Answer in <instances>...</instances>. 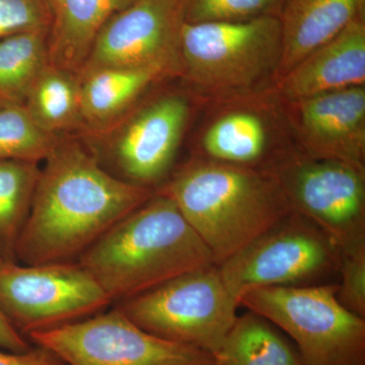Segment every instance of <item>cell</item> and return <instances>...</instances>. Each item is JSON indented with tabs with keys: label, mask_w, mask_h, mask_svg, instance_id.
Masks as SVG:
<instances>
[{
	"label": "cell",
	"mask_w": 365,
	"mask_h": 365,
	"mask_svg": "<svg viewBox=\"0 0 365 365\" xmlns=\"http://www.w3.org/2000/svg\"><path fill=\"white\" fill-rule=\"evenodd\" d=\"M282 32L277 16L186 24L180 76L197 93L222 102L265 95L277 81Z\"/></svg>",
	"instance_id": "277c9868"
},
{
	"label": "cell",
	"mask_w": 365,
	"mask_h": 365,
	"mask_svg": "<svg viewBox=\"0 0 365 365\" xmlns=\"http://www.w3.org/2000/svg\"><path fill=\"white\" fill-rule=\"evenodd\" d=\"M191 112L188 96L160 93L102 130L85 134L86 148L98 160H109L125 181L151 188L170 172Z\"/></svg>",
	"instance_id": "9c48e42d"
},
{
	"label": "cell",
	"mask_w": 365,
	"mask_h": 365,
	"mask_svg": "<svg viewBox=\"0 0 365 365\" xmlns=\"http://www.w3.org/2000/svg\"><path fill=\"white\" fill-rule=\"evenodd\" d=\"M113 302H123L182 274L215 265L174 201L155 191L79 256Z\"/></svg>",
	"instance_id": "3957f363"
},
{
	"label": "cell",
	"mask_w": 365,
	"mask_h": 365,
	"mask_svg": "<svg viewBox=\"0 0 365 365\" xmlns=\"http://www.w3.org/2000/svg\"><path fill=\"white\" fill-rule=\"evenodd\" d=\"M239 307L216 265L182 274L117 306L146 332L213 355L234 325Z\"/></svg>",
	"instance_id": "8992f818"
},
{
	"label": "cell",
	"mask_w": 365,
	"mask_h": 365,
	"mask_svg": "<svg viewBox=\"0 0 365 365\" xmlns=\"http://www.w3.org/2000/svg\"><path fill=\"white\" fill-rule=\"evenodd\" d=\"M253 98V97H252ZM251 98L235 100V106L216 116L201 138L206 158L228 165L266 168L272 155V119L264 103L262 108Z\"/></svg>",
	"instance_id": "9a60e30c"
},
{
	"label": "cell",
	"mask_w": 365,
	"mask_h": 365,
	"mask_svg": "<svg viewBox=\"0 0 365 365\" xmlns=\"http://www.w3.org/2000/svg\"><path fill=\"white\" fill-rule=\"evenodd\" d=\"M338 299L349 311L365 318V239L339 249Z\"/></svg>",
	"instance_id": "d4e9b609"
},
{
	"label": "cell",
	"mask_w": 365,
	"mask_h": 365,
	"mask_svg": "<svg viewBox=\"0 0 365 365\" xmlns=\"http://www.w3.org/2000/svg\"><path fill=\"white\" fill-rule=\"evenodd\" d=\"M365 86V16L343 29L283 74L269 91L290 102L330 91Z\"/></svg>",
	"instance_id": "5bb4252c"
},
{
	"label": "cell",
	"mask_w": 365,
	"mask_h": 365,
	"mask_svg": "<svg viewBox=\"0 0 365 365\" xmlns=\"http://www.w3.org/2000/svg\"><path fill=\"white\" fill-rule=\"evenodd\" d=\"M31 347L30 341L21 335L0 311V348L9 351L23 352Z\"/></svg>",
	"instance_id": "83f0119b"
},
{
	"label": "cell",
	"mask_w": 365,
	"mask_h": 365,
	"mask_svg": "<svg viewBox=\"0 0 365 365\" xmlns=\"http://www.w3.org/2000/svg\"><path fill=\"white\" fill-rule=\"evenodd\" d=\"M284 0H182L186 24L242 21L279 16Z\"/></svg>",
	"instance_id": "cb8c5ba5"
},
{
	"label": "cell",
	"mask_w": 365,
	"mask_h": 365,
	"mask_svg": "<svg viewBox=\"0 0 365 365\" xmlns=\"http://www.w3.org/2000/svg\"><path fill=\"white\" fill-rule=\"evenodd\" d=\"M182 0H136L100 31L83 71L155 68L180 76Z\"/></svg>",
	"instance_id": "7c38bea8"
},
{
	"label": "cell",
	"mask_w": 365,
	"mask_h": 365,
	"mask_svg": "<svg viewBox=\"0 0 365 365\" xmlns=\"http://www.w3.org/2000/svg\"><path fill=\"white\" fill-rule=\"evenodd\" d=\"M110 304L109 295L78 262L0 265V311L26 339L90 318Z\"/></svg>",
	"instance_id": "ba28073f"
},
{
	"label": "cell",
	"mask_w": 365,
	"mask_h": 365,
	"mask_svg": "<svg viewBox=\"0 0 365 365\" xmlns=\"http://www.w3.org/2000/svg\"><path fill=\"white\" fill-rule=\"evenodd\" d=\"M40 172L37 163L0 160V256L6 261H14Z\"/></svg>",
	"instance_id": "7402d4cb"
},
{
	"label": "cell",
	"mask_w": 365,
	"mask_h": 365,
	"mask_svg": "<svg viewBox=\"0 0 365 365\" xmlns=\"http://www.w3.org/2000/svg\"><path fill=\"white\" fill-rule=\"evenodd\" d=\"M292 212L338 247L365 239V170L342 160L290 151L272 167Z\"/></svg>",
	"instance_id": "30bf717a"
},
{
	"label": "cell",
	"mask_w": 365,
	"mask_h": 365,
	"mask_svg": "<svg viewBox=\"0 0 365 365\" xmlns=\"http://www.w3.org/2000/svg\"><path fill=\"white\" fill-rule=\"evenodd\" d=\"M50 0H0V40L14 34L49 28Z\"/></svg>",
	"instance_id": "484cf974"
},
{
	"label": "cell",
	"mask_w": 365,
	"mask_h": 365,
	"mask_svg": "<svg viewBox=\"0 0 365 365\" xmlns=\"http://www.w3.org/2000/svg\"><path fill=\"white\" fill-rule=\"evenodd\" d=\"M337 292V283L254 288L239 302L287 333L304 365H365V318Z\"/></svg>",
	"instance_id": "5b68a950"
},
{
	"label": "cell",
	"mask_w": 365,
	"mask_h": 365,
	"mask_svg": "<svg viewBox=\"0 0 365 365\" xmlns=\"http://www.w3.org/2000/svg\"><path fill=\"white\" fill-rule=\"evenodd\" d=\"M215 357L216 365H304L278 329L252 312L237 316Z\"/></svg>",
	"instance_id": "ffe728a7"
},
{
	"label": "cell",
	"mask_w": 365,
	"mask_h": 365,
	"mask_svg": "<svg viewBox=\"0 0 365 365\" xmlns=\"http://www.w3.org/2000/svg\"><path fill=\"white\" fill-rule=\"evenodd\" d=\"M50 64L79 73L107 21L136 0H50Z\"/></svg>",
	"instance_id": "e0dca14e"
},
{
	"label": "cell",
	"mask_w": 365,
	"mask_h": 365,
	"mask_svg": "<svg viewBox=\"0 0 365 365\" xmlns=\"http://www.w3.org/2000/svg\"><path fill=\"white\" fill-rule=\"evenodd\" d=\"M4 261H6V260H4V259L2 258L1 256H0V265H1V264L4 263Z\"/></svg>",
	"instance_id": "f1b7e54d"
},
{
	"label": "cell",
	"mask_w": 365,
	"mask_h": 365,
	"mask_svg": "<svg viewBox=\"0 0 365 365\" xmlns=\"http://www.w3.org/2000/svg\"><path fill=\"white\" fill-rule=\"evenodd\" d=\"M44 162L14 249L25 265L73 262L155 193L110 174L73 138L64 137Z\"/></svg>",
	"instance_id": "6da1fadb"
},
{
	"label": "cell",
	"mask_w": 365,
	"mask_h": 365,
	"mask_svg": "<svg viewBox=\"0 0 365 365\" xmlns=\"http://www.w3.org/2000/svg\"><path fill=\"white\" fill-rule=\"evenodd\" d=\"M278 103L300 153L364 167L365 86Z\"/></svg>",
	"instance_id": "4fadbf2b"
},
{
	"label": "cell",
	"mask_w": 365,
	"mask_h": 365,
	"mask_svg": "<svg viewBox=\"0 0 365 365\" xmlns=\"http://www.w3.org/2000/svg\"><path fill=\"white\" fill-rule=\"evenodd\" d=\"M49 28L26 31L0 40V103L24 104L49 66Z\"/></svg>",
	"instance_id": "44dd1931"
},
{
	"label": "cell",
	"mask_w": 365,
	"mask_h": 365,
	"mask_svg": "<svg viewBox=\"0 0 365 365\" xmlns=\"http://www.w3.org/2000/svg\"><path fill=\"white\" fill-rule=\"evenodd\" d=\"M158 191L174 201L216 266L292 212L279 179L268 168L192 160Z\"/></svg>",
	"instance_id": "7a4b0ae2"
},
{
	"label": "cell",
	"mask_w": 365,
	"mask_h": 365,
	"mask_svg": "<svg viewBox=\"0 0 365 365\" xmlns=\"http://www.w3.org/2000/svg\"><path fill=\"white\" fill-rule=\"evenodd\" d=\"M28 339L68 365H216L211 353L146 332L117 307Z\"/></svg>",
	"instance_id": "8fae6325"
},
{
	"label": "cell",
	"mask_w": 365,
	"mask_h": 365,
	"mask_svg": "<svg viewBox=\"0 0 365 365\" xmlns=\"http://www.w3.org/2000/svg\"><path fill=\"white\" fill-rule=\"evenodd\" d=\"M83 134L100 131L136 105L150 86L170 78L155 68L100 67L79 72Z\"/></svg>",
	"instance_id": "ac0fdd59"
},
{
	"label": "cell",
	"mask_w": 365,
	"mask_h": 365,
	"mask_svg": "<svg viewBox=\"0 0 365 365\" xmlns=\"http://www.w3.org/2000/svg\"><path fill=\"white\" fill-rule=\"evenodd\" d=\"M0 365H68L58 355L42 346L36 345L23 352L0 348Z\"/></svg>",
	"instance_id": "4316f807"
},
{
	"label": "cell",
	"mask_w": 365,
	"mask_h": 365,
	"mask_svg": "<svg viewBox=\"0 0 365 365\" xmlns=\"http://www.w3.org/2000/svg\"><path fill=\"white\" fill-rule=\"evenodd\" d=\"M364 9L365 0H284L278 16L282 56L277 79L364 16Z\"/></svg>",
	"instance_id": "2e32d148"
},
{
	"label": "cell",
	"mask_w": 365,
	"mask_h": 365,
	"mask_svg": "<svg viewBox=\"0 0 365 365\" xmlns=\"http://www.w3.org/2000/svg\"><path fill=\"white\" fill-rule=\"evenodd\" d=\"M64 137L45 131L24 104L0 103V160L39 163Z\"/></svg>",
	"instance_id": "603a6c76"
},
{
	"label": "cell",
	"mask_w": 365,
	"mask_h": 365,
	"mask_svg": "<svg viewBox=\"0 0 365 365\" xmlns=\"http://www.w3.org/2000/svg\"><path fill=\"white\" fill-rule=\"evenodd\" d=\"M339 263V248L313 223L292 212L217 268L239 300L254 288L324 284L338 273Z\"/></svg>",
	"instance_id": "52a82bcc"
},
{
	"label": "cell",
	"mask_w": 365,
	"mask_h": 365,
	"mask_svg": "<svg viewBox=\"0 0 365 365\" xmlns=\"http://www.w3.org/2000/svg\"><path fill=\"white\" fill-rule=\"evenodd\" d=\"M33 119L53 135L83 132L79 73L49 64L35 81L25 103Z\"/></svg>",
	"instance_id": "d6986e66"
}]
</instances>
